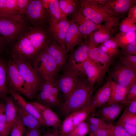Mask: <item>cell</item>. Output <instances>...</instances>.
I'll use <instances>...</instances> for the list:
<instances>
[{"label":"cell","instance_id":"e575fe53","mask_svg":"<svg viewBox=\"0 0 136 136\" xmlns=\"http://www.w3.org/2000/svg\"><path fill=\"white\" fill-rule=\"evenodd\" d=\"M119 61L127 68L136 73V55L123 54Z\"/></svg>","mask_w":136,"mask_h":136},{"label":"cell","instance_id":"8d00e7d4","mask_svg":"<svg viewBox=\"0 0 136 136\" xmlns=\"http://www.w3.org/2000/svg\"><path fill=\"white\" fill-rule=\"evenodd\" d=\"M89 132L88 124L85 121L77 125L69 135H72L85 136Z\"/></svg>","mask_w":136,"mask_h":136},{"label":"cell","instance_id":"d590c367","mask_svg":"<svg viewBox=\"0 0 136 136\" xmlns=\"http://www.w3.org/2000/svg\"><path fill=\"white\" fill-rule=\"evenodd\" d=\"M7 131L4 101H1L0 109V136H9Z\"/></svg>","mask_w":136,"mask_h":136},{"label":"cell","instance_id":"f6af8a7d","mask_svg":"<svg viewBox=\"0 0 136 136\" xmlns=\"http://www.w3.org/2000/svg\"><path fill=\"white\" fill-rule=\"evenodd\" d=\"M123 111V113L136 114V100L128 103Z\"/></svg>","mask_w":136,"mask_h":136},{"label":"cell","instance_id":"6da1fadb","mask_svg":"<svg viewBox=\"0 0 136 136\" xmlns=\"http://www.w3.org/2000/svg\"><path fill=\"white\" fill-rule=\"evenodd\" d=\"M52 38L48 25H28L8 50L12 58L31 62Z\"/></svg>","mask_w":136,"mask_h":136},{"label":"cell","instance_id":"d6a6232c","mask_svg":"<svg viewBox=\"0 0 136 136\" xmlns=\"http://www.w3.org/2000/svg\"><path fill=\"white\" fill-rule=\"evenodd\" d=\"M113 3L108 4L105 6L110 11L113 9V11L118 13H123L127 11L131 7V1L129 0H119Z\"/></svg>","mask_w":136,"mask_h":136},{"label":"cell","instance_id":"8992f818","mask_svg":"<svg viewBox=\"0 0 136 136\" xmlns=\"http://www.w3.org/2000/svg\"><path fill=\"white\" fill-rule=\"evenodd\" d=\"M31 63L34 70L44 81L55 80L58 76L60 71L58 67L45 49L39 53Z\"/></svg>","mask_w":136,"mask_h":136},{"label":"cell","instance_id":"ba28073f","mask_svg":"<svg viewBox=\"0 0 136 136\" xmlns=\"http://www.w3.org/2000/svg\"><path fill=\"white\" fill-rule=\"evenodd\" d=\"M109 69L108 78L123 86L130 88L136 85V73L127 68L119 61Z\"/></svg>","mask_w":136,"mask_h":136},{"label":"cell","instance_id":"7402d4cb","mask_svg":"<svg viewBox=\"0 0 136 136\" xmlns=\"http://www.w3.org/2000/svg\"><path fill=\"white\" fill-rule=\"evenodd\" d=\"M70 21L64 41V45L68 53L71 52L83 41L82 35L73 20L71 19Z\"/></svg>","mask_w":136,"mask_h":136},{"label":"cell","instance_id":"b9f144b4","mask_svg":"<svg viewBox=\"0 0 136 136\" xmlns=\"http://www.w3.org/2000/svg\"><path fill=\"white\" fill-rule=\"evenodd\" d=\"M122 49L123 54L136 55V39Z\"/></svg>","mask_w":136,"mask_h":136},{"label":"cell","instance_id":"11a10c76","mask_svg":"<svg viewBox=\"0 0 136 136\" xmlns=\"http://www.w3.org/2000/svg\"><path fill=\"white\" fill-rule=\"evenodd\" d=\"M1 101H0V109L1 107Z\"/></svg>","mask_w":136,"mask_h":136},{"label":"cell","instance_id":"db71d44e","mask_svg":"<svg viewBox=\"0 0 136 136\" xmlns=\"http://www.w3.org/2000/svg\"><path fill=\"white\" fill-rule=\"evenodd\" d=\"M59 136H80L79 135H72L69 134H59Z\"/></svg>","mask_w":136,"mask_h":136},{"label":"cell","instance_id":"5bb4252c","mask_svg":"<svg viewBox=\"0 0 136 136\" xmlns=\"http://www.w3.org/2000/svg\"><path fill=\"white\" fill-rule=\"evenodd\" d=\"M128 104H107L95 109L92 114L102 119L107 125L113 124Z\"/></svg>","mask_w":136,"mask_h":136},{"label":"cell","instance_id":"681fc988","mask_svg":"<svg viewBox=\"0 0 136 136\" xmlns=\"http://www.w3.org/2000/svg\"><path fill=\"white\" fill-rule=\"evenodd\" d=\"M41 130L37 129H27L23 136H41Z\"/></svg>","mask_w":136,"mask_h":136},{"label":"cell","instance_id":"bcb514c9","mask_svg":"<svg viewBox=\"0 0 136 136\" xmlns=\"http://www.w3.org/2000/svg\"><path fill=\"white\" fill-rule=\"evenodd\" d=\"M87 119L88 124L100 126L107 125L102 119L95 116H89Z\"/></svg>","mask_w":136,"mask_h":136},{"label":"cell","instance_id":"603a6c76","mask_svg":"<svg viewBox=\"0 0 136 136\" xmlns=\"http://www.w3.org/2000/svg\"><path fill=\"white\" fill-rule=\"evenodd\" d=\"M5 104V115L7 131L10 135L12 128L16 119L18 112L16 104L10 95L4 99Z\"/></svg>","mask_w":136,"mask_h":136},{"label":"cell","instance_id":"f5cc1de1","mask_svg":"<svg viewBox=\"0 0 136 136\" xmlns=\"http://www.w3.org/2000/svg\"><path fill=\"white\" fill-rule=\"evenodd\" d=\"M5 50V49L4 44L0 38V56Z\"/></svg>","mask_w":136,"mask_h":136},{"label":"cell","instance_id":"7bdbcfd3","mask_svg":"<svg viewBox=\"0 0 136 136\" xmlns=\"http://www.w3.org/2000/svg\"><path fill=\"white\" fill-rule=\"evenodd\" d=\"M125 100L127 104L136 100V85L129 89L126 96Z\"/></svg>","mask_w":136,"mask_h":136},{"label":"cell","instance_id":"f35d334b","mask_svg":"<svg viewBox=\"0 0 136 136\" xmlns=\"http://www.w3.org/2000/svg\"><path fill=\"white\" fill-rule=\"evenodd\" d=\"M121 123H124L136 126V114L122 113L115 124H118Z\"/></svg>","mask_w":136,"mask_h":136},{"label":"cell","instance_id":"836d02e7","mask_svg":"<svg viewBox=\"0 0 136 136\" xmlns=\"http://www.w3.org/2000/svg\"><path fill=\"white\" fill-rule=\"evenodd\" d=\"M27 129L18 114L10 133V136H23Z\"/></svg>","mask_w":136,"mask_h":136},{"label":"cell","instance_id":"ee69618b","mask_svg":"<svg viewBox=\"0 0 136 136\" xmlns=\"http://www.w3.org/2000/svg\"><path fill=\"white\" fill-rule=\"evenodd\" d=\"M31 0H17L18 10L22 17Z\"/></svg>","mask_w":136,"mask_h":136},{"label":"cell","instance_id":"2e32d148","mask_svg":"<svg viewBox=\"0 0 136 136\" xmlns=\"http://www.w3.org/2000/svg\"><path fill=\"white\" fill-rule=\"evenodd\" d=\"M40 113L46 127H51L59 131L61 123L59 118L50 108L34 101L30 102Z\"/></svg>","mask_w":136,"mask_h":136},{"label":"cell","instance_id":"d6986e66","mask_svg":"<svg viewBox=\"0 0 136 136\" xmlns=\"http://www.w3.org/2000/svg\"><path fill=\"white\" fill-rule=\"evenodd\" d=\"M70 22V20L67 18L57 21L49 20L48 23L49 30L52 38L65 48L64 39Z\"/></svg>","mask_w":136,"mask_h":136},{"label":"cell","instance_id":"30bf717a","mask_svg":"<svg viewBox=\"0 0 136 136\" xmlns=\"http://www.w3.org/2000/svg\"><path fill=\"white\" fill-rule=\"evenodd\" d=\"M108 71L99 66L88 58L82 64L79 76L86 78L90 85L94 88L95 85L102 83Z\"/></svg>","mask_w":136,"mask_h":136},{"label":"cell","instance_id":"f546056e","mask_svg":"<svg viewBox=\"0 0 136 136\" xmlns=\"http://www.w3.org/2000/svg\"><path fill=\"white\" fill-rule=\"evenodd\" d=\"M9 94L6 59L0 57V98L4 99Z\"/></svg>","mask_w":136,"mask_h":136},{"label":"cell","instance_id":"484cf974","mask_svg":"<svg viewBox=\"0 0 136 136\" xmlns=\"http://www.w3.org/2000/svg\"><path fill=\"white\" fill-rule=\"evenodd\" d=\"M129 88L121 86L112 81V88L111 95L107 104H127L125 101V97Z\"/></svg>","mask_w":136,"mask_h":136},{"label":"cell","instance_id":"f907efd6","mask_svg":"<svg viewBox=\"0 0 136 136\" xmlns=\"http://www.w3.org/2000/svg\"><path fill=\"white\" fill-rule=\"evenodd\" d=\"M41 136H59V131L53 129L46 131Z\"/></svg>","mask_w":136,"mask_h":136},{"label":"cell","instance_id":"60d3db41","mask_svg":"<svg viewBox=\"0 0 136 136\" xmlns=\"http://www.w3.org/2000/svg\"><path fill=\"white\" fill-rule=\"evenodd\" d=\"M107 47L108 50L116 57L120 54L118 47L114 41L109 40L101 44Z\"/></svg>","mask_w":136,"mask_h":136},{"label":"cell","instance_id":"7c38bea8","mask_svg":"<svg viewBox=\"0 0 136 136\" xmlns=\"http://www.w3.org/2000/svg\"><path fill=\"white\" fill-rule=\"evenodd\" d=\"M63 71L62 74L58 76L55 81L65 100L75 89L80 76L77 72L72 70L64 69Z\"/></svg>","mask_w":136,"mask_h":136},{"label":"cell","instance_id":"d4e9b609","mask_svg":"<svg viewBox=\"0 0 136 136\" xmlns=\"http://www.w3.org/2000/svg\"><path fill=\"white\" fill-rule=\"evenodd\" d=\"M34 101L50 108L59 106L60 98L48 91L39 89Z\"/></svg>","mask_w":136,"mask_h":136},{"label":"cell","instance_id":"ac0fdd59","mask_svg":"<svg viewBox=\"0 0 136 136\" xmlns=\"http://www.w3.org/2000/svg\"><path fill=\"white\" fill-rule=\"evenodd\" d=\"M112 88V81L108 78L94 94L92 95L90 102V105L95 109L107 104L110 97Z\"/></svg>","mask_w":136,"mask_h":136},{"label":"cell","instance_id":"c3c4849f","mask_svg":"<svg viewBox=\"0 0 136 136\" xmlns=\"http://www.w3.org/2000/svg\"><path fill=\"white\" fill-rule=\"evenodd\" d=\"M118 124L123 127L128 133L132 136H136V126L124 123Z\"/></svg>","mask_w":136,"mask_h":136},{"label":"cell","instance_id":"816d5d0a","mask_svg":"<svg viewBox=\"0 0 136 136\" xmlns=\"http://www.w3.org/2000/svg\"><path fill=\"white\" fill-rule=\"evenodd\" d=\"M88 124L89 131L90 133H93L98 130L107 126L108 125L104 126L96 125L91 124Z\"/></svg>","mask_w":136,"mask_h":136},{"label":"cell","instance_id":"4fadbf2b","mask_svg":"<svg viewBox=\"0 0 136 136\" xmlns=\"http://www.w3.org/2000/svg\"><path fill=\"white\" fill-rule=\"evenodd\" d=\"M8 90H11L24 95L25 85L12 58L6 59Z\"/></svg>","mask_w":136,"mask_h":136},{"label":"cell","instance_id":"1f68e13d","mask_svg":"<svg viewBox=\"0 0 136 136\" xmlns=\"http://www.w3.org/2000/svg\"><path fill=\"white\" fill-rule=\"evenodd\" d=\"M136 39L135 32L121 33L117 36L114 41L118 47L122 49Z\"/></svg>","mask_w":136,"mask_h":136},{"label":"cell","instance_id":"44dd1931","mask_svg":"<svg viewBox=\"0 0 136 136\" xmlns=\"http://www.w3.org/2000/svg\"><path fill=\"white\" fill-rule=\"evenodd\" d=\"M9 94L12 97L16 104L34 116L43 126L46 127L44 122L39 112L30 102L27 101L21 94L13 90H9Z\"/></svg>","mask_w":136,"mask_h":136},{"label":"cell","instance_id":"ffe728a7","mask_svg":"<svg viewBox=\"0 0 136 136\" xmlns=\"http://www.w3.org/2000/svg\"><path fill=\"white\" fill-rule=\"evenodd\" d=\"M89 59L99 66L109 70L114 61L111 57L99 47L89 46Z\"/></svg>","mask_w":136,"mask_h":136},{"label":"cell","instance_id":"9f6ffc18","mask_svg":"<svg viewBox=\"0 0 136 136\" xmlns=\"http://www.w3.org/2000/svg\"><path fill=\"white\" fill-rule=\"evenodd\" d=\"M90 136H92V135L90 134Z\"/></svg>","mask_w":136,"mask_h":136},{"label":"cell","instance_id":"ab89813d","mask_svg":"<svg viewBox=\"0 0 136 136\" xmlns=\"http://www.w3.org/2000/svg\"><path fill=\"white\" fill-rule=\"evenodd\" d=\"M134 22L128 18L125 19L120 26V29L121 33H125L130 32H135L136 27Z\"/></svg>","mask_w":136,"mask_h":136},{"label":"cell","instance_id":"74e56055","mask_svg":"<svg viewBox=\"0 0 136 136\" xmlns=\"http://www.w3.org/2000/svg\"><path fill=\"white\" fill-rule=\"evenodd\" d=\"M112 136H132L119 124L108 125Z\"/></svg>","mask_w":136,"mask_h":136},{"label":"cell","instance_id":"f1b7e54d","mask_svg":"<svg viewBox=\"0 0 136 136\" xmlns=\"http://www.w3.org/2000/svg\"><path fill=\"white\" fill-rule=\"evenodd\" d=\"M16 104L18 113L27 129H37L41 130V128L44 126L40 122L33 116Z\"/></svg>","mask_w":136,"mask_h":136},{"label":"cell","instance_id":"e0dca14e","mask_svg":"<svg viewBox=\"0 0 136 136\" xmlns=\"http://www.w3.org/2000/svg\"><path fill=\"white\" fill-rule=\"evenodd\" d=\"M71 16V19L76 25L85 40H87V36L97 28V24L85 16L79 7Z\"/></svg>","mask_w":136,"mask_h":136},{"label":"cell","instance_id":"7a4b0ae2","mask_svg":"<svg viewBox=\"0 0 136 136\" xmlns=\"http://www.w3.org/2000/svg\"><path fill=\"white\" fill-rule=\"evenodd\" d=\"M94 89L86 78L80 76L74 91L59 106L60 113L66 117L86 106L90 102Z\"/></svg>","mask_w":136,"mask_h":136},{"label":"cell","instance_id":"4316f807","mask_svg":"<svg viewBox=\"0 0 136 136\" xmlns=\"http://www.w3.org/2000/svg\"><path fill=\"white\" fill-rule=\"evenodd\" d=\"M44 1L48 12L49 20L57 21L67 18V17L63 13L60 8L58 0Z\"/></svg>","mask_w":136,"mask_h":136},{"label":"cell","instance_id":"cb8c5ba5","mask_svg":"<svg viewBox=\"0 0 136 136\" xmlns=\"http://www.w3.org/2000/svg\"><path fill=\"white\" fill-rule=\"evenodd\" d=\"M0 16L22 18L18 9L17 0H0Z\"/></svg>","mask_w":136,"mask_h":136},{"label":"cell","instance_id":"7dc6e473","mask_svg":"<svg viewBox=\"0 0 136 136\" xmlns=\"http://www.w3.org/2000/svg\"><path fill=\"white\" fill-rule=\"evenodd\" d=\"M90 134L92 136H111L108 125L107 127L101 128L94 133H90Z\"/></svg>","mask_w":136,"mask_h":136},{"label":"cell","instance_id":"8fae6325","mask_svg":"<svg viewBox=\"0 0 136 136\" xmlns=\"http://www.w3.org/2000/svg\"><path fill=\"white\" fill-rule=\"evenodd\" d=\"M89 49L88 41L87 40L82 41L77 48L68 55L66 64L64 70L68 69L75 71L79 75L82 64L89 58Z\"/></svg>","mask_w":136,"mask_h":136},{"label":"cell","instance_id":"4dcf8cb0","mask_svg":"<svg viewBox=\"0 0 136 136\" xmlns=\"http://www.w3.org/2000/svg\"><path fill=\"white\" fill-rule=\"evenodd\" d=\"M60 8L63 13L67 17L72 15L79 8L78 1L58 0Z\"/></svg>","mask_w":136,"mask_h":136},{"label":"cell","instance_id":"277c9868","mask_svg":"<svg viewBox=\"0 0 136 136\" xmlns=\"http://www.w3.org/2000/svg\"><path fill=\"white\" fill-rule=\"evenodd\" d=\"M27 25L22 18L0 16V38L5 50H8L12 46Z\"/></svg>","mask_w":136,"mask_h":136},{"label":"cell","instance_id":"83f0119b","mask_svg":"<svg viewBox=\"0 0 136 136\" xmlns=\"http://www.w3.org/2000/svg\"><path fill=\"white\" fill-rule=\"evenodd\" d=\"M110 26L102 27L97 31L90 34L88 40L89 46H97L108 40L110 37Z\"/></svg>","mask_w":136,"mask_h":136},{"label":"cell","instance_id":"9a60e30c","mask_svg":"<svg viewBox=\"0 0 136 136\" xmlns=\"http://www.w3.org/2000/svg\"><path fill=\"white\" fill-rule=\"evenodd\" d=\"M45 49L57 65L60 72L63 71L66 64L68 56L66 48L52 38L48 43Z\"/></svg>","mask_w":136,"mask_h":136},{"label":"cell","instance_id":"5b68a950","mask_svg":"<svg viewBox=\"0 0 136 136\" xmlns=\"http://www.w3.org/2000/svg\"><path fill=\"white\" fill-rule=\"evenodd\" d=\"M80 9L87 18L97 24L105 22L115 21L117 18L105 6L95 0L78 1Z\"/></svg>","mask_w":136,"mask_h":136},{"label":"cell","instance_id":"52a82bcc","mask_svg":"<svg viewBox=\"0 0 136 136\" xmlns=\"http://www.w3.org/2000/svg\"><path fill=\"white\" fill-rule=\"evenodd\" d=\"M22 18L29 25H48L49 16L44 0H31Z\"/></svg>","mask_w":136,"mask_h":136},{"label":"cell","instance_id":"3957f363","mask_svg":"<svg viewBox=\"0 0 136 136\" xmlns=\"http://www.w3.org/2000/svg\"><path fill=\"white\" fill-rule=\"evenodd\" d=\"M11 58L14 60L25 83L24 96L32 100L35 99L44 80L34 70L31 62Z\"/></svg>","mask_w":136,"mask_h":136},{"label":"cell","instance_id":"6f0895ef","mask_svg":"<svg viewBox=\"0 0 136 136\" xmlns=\"http://www.w3.org/2000/svg\"><path fill=\"white\" fill-rule=\"evenodd\" d=\"M1 99V98H0V99Z\"/></svg>","mask_w":136,"mask_h":136},{"label":"cell","instance_id":"9c48e42d","mask_svg":"<svg viewBox=\"0 0 136 136\" xmlns=\"http://www.w3.org/2000/svg\"><path fill=\"white\" fill-rule=\"evenodd\" d=\"M90 103L86 106L67 116L61 123L59 134H68L80 123L85 121L95 110Z\"/></svg>","mask_w":136,"mask_h":136}]
</instances>
